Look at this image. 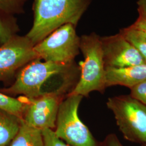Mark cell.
<instances>
[{
    "label": "cell",
    "instance_id": "277c9868",
    "mask_svg": "<svg viewBox=\"0 0 146 146\" xmlns=\"http://www.w3.org/2000/svg\"><path fill=\"white\" fill-rule=\"evenodd\" d=\"M107 107L126 140L142 145L146 143V106L131 95L108 98Z\"/></svg>",
    "mask_w": 146,
    "mask_h": 146
},
{
    "label": "cell",
    "instance_id": "5b68a950",
    "mask_svg": "<svg viewBox=\"0 0 146 146\" xmlns=\"http://www.w3.org/2000/svg\"><path fill=\"white\" fill-rule=\"evenodd\" d=\"M83 96L67 95L60 105L55 134L70 146H98V143L78 117V110Z\"/></svg>",
    "mask_w": 146,
    "mask_h": 146
},
{
    "label": "cell",
    "instance_id": "7c38bea8",
    "mask_svg": "<svg viewBox=\"0 0 146 146\" xmlns=\"http://www.w3.org/2000/svg\"><path fill=\"white\" fill-rule=\"evenodd\" d=\"M8 146H44L42 131L27 125L22 119L19 130Z\"/></svg>",
    "mask_w": 146,
    "mask_h": 146
},
{
    "label": "cell",
    "instance_id": "ffe728a7",
    "mask_svg": "<svg viewBox=\"0 0 146 146\" xmlns=\"http://www.w3.org/2000/svg\"><path fill=\"white\" fill-rule=\"evenodd\" d=\"M131 26L146 34V13H140L137 20Z\"/></svg>",
    "mask_w": 146,
    "mask_h": 146
},
{
    "label": "cell",
    "instance_id": "30bf717a",
    "mask_svg": "<svg viewBox=\"0 0 146 146\" xmlns=\"http://www.w3.org/2000/svg\"><path fill=\"white\" fill-rule=\"evenodd\" d=\"M105 69L106 88L119 85L131 89L146 80V63L125 67H107Z\"/></svg>",
    "mask_w": 146,
    "mask_h": 146
},
{
    "label": "cell",
    "instance_id": "8fae6325",
    "mask_svg": "<svg viewBox=\"0 0 146 146\" xmlns=\"http://www.w3.org/2000/svg\"><path fill=\"white\" fill-rule=\"evenodd\" d=\"M22 119L0 109V146H8L19 130Z\"/></svg>",
    "mask_w": 146,
    "mask_h": 146
},
{
    "label": "cell",
    "instance_id": "44dd1931",
    "mask_svg": "<svg viewBox=\"0 0 146 146\" xmlns=\"http://www.w3.org/2000/svg\"><path fill=\"white\" fill-rule=\"evenodd\" d=\"M137 4L139 6L138 11L139 14L146 13V0H139Z\"/></svg>",
    "mask_w": 146,
    "mask_h": 146
},
{
    "label": "cell",
    "instance_id": "ba28073f",
    "mask_svg": "<svg viewBox=\"0 0 146 146\" xmlns=\"http://www.w3.org/2000/svg\"><path fill=\"white\" fill-rule=\"evenodd\" d=\"M34 46L26 36L17 35L0 46V81L15 78L21 68L38 58Z\"/></svg>",
    "mask_w": 146,
    "mask_h": 146
},
{
    "label": "cell",
    "instance_id": "ac0fdd59",
    "mask_svg": "<svg viewBox=\"0 0 146 146\" xmlns=\"http://www.w3.org/2000/svg\"><path fill=\"white\" fill-rule=\"evenodd\" d=\"M130 89L131 96L146 106V80L136 84Z\"/></svg>",
    "mask_w": 146,
    "mask_h": 146
},
{
    "label": "cell",
    "instance_id": "5bb4252c",
    "mask_svg": "<svg viewBox=\"0 0 146 146\" xmlns=\"http://www.w3.org/2000/svg\"><path fill=\"white\" fill-rule=\"evenodd\" d=\"M120 33L135 48L146 62V34L131 26L121 30Z\"/></svg>",
    "mask_w": 146,
    "mask_h": 146
},
{
    "label": "cell",
    "instance_id": "9c48e42d",
    "mask_svg": "<svg viewBox=\"0 0 146 146\" xmlns=\"http://www.w3.org/2000/svg\"><path fill=\"white\" fill-rule=\"evenodd\" d=\"M100 39L105 68L125 67L146 63L140 54L120 33Z\"/></svg>",
    "mask_w": 146,
    "mask_h": 146
},
{
    "label": "cell",
    "instance_id": "3957f363",
    "mask_svg": "<svg viewBox=\"0 0 146 146\" xmlns=\"http://www.w3.org/2000/svg\"><path fill=\"white\" fill-rule=\"evenodd\" d=\"M100 38L95 33L80 38V50L84 55V61L79 62L80 78L69 95L87 97L93 92L104 93L106 69Z\"/></svg>",
    "mask_w": 146,
    "mask_h": 146
},
{
    "label": "cell",
    "instance_id": "4fadbf2b",
    "mask_svg": "<svg viewBox=\"0 0 146 146\" xmlns=\"http://www.w3.org/2000/svg\"><path fill=\"white\" fill-rule=\"evenodd\" d=\"M19 29L13 15L0 10V46L16 35Z\"/></svg>",
    "mask_w": 146,
    "mask_h": 146
},
{
    "label": "cell",
    "instance_id": "d6986e66",
    "mask_svg": "<svg viewBox=\"0 0 146 146\" xmlns=\"http://www.w3.org/2000/svg\"><path fill=\"white\" fill-rule=\"evenodd\" d=\"M98 146H123L121 143L117 136L110 134L106 136L104 140L98 143Z\"/></svg>",
    "mask_w": 146,
    "mask_h": 146
},
{
    "label": "cell",
    "instance_id": "9a60e30c",
    "mask_svg": "<svg viewBox=\"0 0 146 146\" xmlns=\"http://www.w3.org/2000/svg\"><path fill=\"white\" fill-rule=\"evenodd\" d=\"M26 104L24 98L15 99L0 92V109L16 115L22 119Z\"/></svg>",
    "mask_w": 146,
    "mask_h": 146
},
{
    "label": "cell",
    "instance_id": "7a4b0ae2",
    "mask_svg": "<svg viewBox=\"0 0 146 146\" xmlns=\"http://www.w3.org/2000/svg\"><path fill=\"white\" fill-rule=\"evenodd\" d=\"M37 58L21 68L9 87L1 89L3 94L13 97L22 95L27 98H36L44 94L43 87L49 81L67 76H80V69L75 62L63 64L49 61H41Z\"/></svg>",
    "mask_w": 146,
    "mask_h": 146
},
{
    "label": "cell",
    "instance_id": "2e32d148",
    "mask_svg": "<svg viewBox=\"0 0 146 146\" xmlns=\"http://www.w3.org/2000/svg\"><path fill=\"white\" fill-rule=\"evenodd\" d=\"M27 0H0V10L13 15L23 12V6Z\"/></svg>",
    "mask_w": 146,
    "mask_h": 146
},
{
    "label": "cell",
    "instance_id": "7402d4cb",
    "mask_svg": "<svg viewBox=\"0 0 146 146\" xmlns=\"http://www.w3.org/2000/svg\"><path fill=\"white\" fill-rule=\"evenodd\" d=\"M142 146H146V143H145V144H144V145H142Z\"/></svg>",
    "mask_w": 146,
    "mask_h": 146
},
{
    "label": "cell",
    "instance_id": "6da1fadb",
    "mask_svg": "<svg viewBox=\"0 0 146 146\" xmlns=\"http://www.w3.org/2000/svg\"><path fill=\"white\" fill-rule=\"evenodd\" d=\"M90 0H35L34 22L26 36L34 46L64 25L76 27Z\"/></svg>",
    "mask_w": 146,
    "mask_h": 146
},
{
    "label": "cell",
    "instance_id": "52a82bcc",
    "mask_svg": "<svg viewBox=\"0 0 146 146\" xmlns=\"http://www.w3.org/2000/svg\"><path fill=\"white\" fill-rule=\"evenodd\" d=\"M66 97L54 92L31 99L23 96L26 104L22 120L27 125L41 131L54 130L60 105Z\"/></svg>",
    "mask_w": 146,
    "mask_h": 146
},
{
    "label": "cell",
    "instance_id": "e0dca14e",
    "mask_svg": "<svg viewBox=\"0 0 146 146\" xmlns=\"http://www.w3.org/2000/svg\"><path fill=\"white\" fill-rule=\"evenodd\" d=\"M44 146H70L60 139L54 130L46 129L42 131Z\"/></svg>",
    "mask_w": 146,
    "mask_h": 146
},
{
    "label": "cell",
    "instance_id": "8992f818",
    "mask_svg": "<svg viewBox=\"0 0 146 146\" xmlns=\"http://www.w3.org/2000/svg\"><path fill=\"white\" fill-rule=\"evenodd\" d=\"M80 38L75 26L68 23L58 28L34 46L37 58L63 64L75 62L80 52Z\"/></svg>",
    "mask_w": 146,
    "mask_h": 146
}]
</instances>
